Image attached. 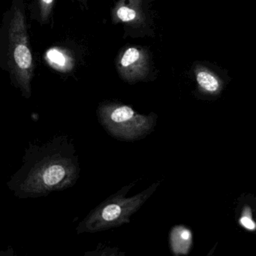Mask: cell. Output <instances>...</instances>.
Listing matches in <instances>:
<instances>
[{"mask_svg":"<svg viewBox=\"0 0 256 256\" xmlns=\"http://www.w3.org/2000/svg\"><path fill=\"white\" fill-rule=\"evenodd\" d=\"M134 186V182L124 186L103 200L79 223L77 233H96L130 222V217L142 208L157 186L154 184L136 196L127 197Z\"/></svg>","mask_w":256,"mask_h":256,"instance_id":"cell-2","label":"cell"},{"mask_svg":"<svg viewBox=\"0 0 256 256\" xmlns=\"http://www.w3.org/2000/svg\"><path fill=\"white\" fill-rule=\"evenodd\" d=\"M48 56L50 61L58 64V65H65L66 59L64 55H62L60 52H58V50H55V49L50 50V52L48 53Z\"/></svg>","mask_w":256,"mask_h":256,"instance_id":"cell-10","label":"cell"},{"mask_svg":"<svg viewBox=\"0 0 256 256\" xmlns=\"http://www.w3.org/2000/svg\"><path fill=\"white\" fill-rule=\"evenodd\" d=\"M80 175L76 148L67 136L41 145L30 144L24 163L7 186L19 198L44 197L73 186Z\"/></svg>","mask_w":256,"mask_h":256,"instance_id":"cell-1","label":"cell"},{"mask_svg":"<svg viewBox=\"0 0 256 256\" xmlns=\"http://www.w3.org/2000/svg\"><path fill=\"white\" fill-rule=\"evenodd\" d=\"M196 80L200 88L210 94L217 92L220 88L218 78L205 68H199L196 72Z\"/></svg>","mask_w":256,"mask_h":256,"instance_id":"cell-5","label":"cell"},{"mask_svg":"<svg viewBox=\"0 0 256 256\" xmlns=\"http://www.w3.org/2000/svg\"><path fill=\"white\" fill-rule=\"evenodd\" d=\"M139 56H140V54L137 49L133 48L128 49L121 60V64L124 67L130 66L139 59Z\"/></svg>","mask_w":256,"mask_h":256,"instance_id":"cell-8","label":"cell"},{"mask_svg":"<svg viewBox=\"0 0 256 256\" xmlns=\"http://www.w3.org/2000/svg\"><path fill=\"white\" fill-rule=\"evenodd\" d=\"M192 242V232L184 226H176L170 232V246L174 253L186 254L190 251Z\"/></svg>","mask_w":256,"mask_h":256,"instance_id":"cell-4","label":"cell"},{"mask_svg":"<svg viewBox=\"0 0 256 256\" xmlns=\"http://www.w3.org/2000/svg\"><path fill=\"white\" fill-rule=\"evenodd\" d=\"M44 4H47V5H49V4H52L54 0H42Z\"/></svg>","mask_w":256,"mask_h":256,"instance_id":"cell-11","label":"cell"},{"mask_svg":"<svg viewBox=\"0 0 256 256\" xmlns=\"http://www.w3.org/2000/svg\"><path fill=\"white\" fill-rule=\"evenodd\" d=\"M98 118L104 130L115 138L136 140L149 134L155 116L143 115L124 104L108 103L98 109Z\"/></svg>","mask_w":256,"mask_h":256,"instance_id":"cell-3","label":"cell"},{"mask_svg":"<svg viewBox=\"0 0 256 256\" xmlns=\"http://www.w3.org/2000/svg\"><path fill=\"white\" fill-rule=\"evenodd\" d=\"M118 16L122 22H130V20H134L136 18V12L131 8L122 7L118 10Z\"/></svg>","mask_w":256,"mask_h":256,"instance_id":"cell-9","label":"cell"},{"mask_svg":"<svg viewBox=\"0 0 256 256\" xmlns=\"http://www.w3.org/2000/svg\"><path fill=\"white\" fill-rule=\"evenodd\" d=\"M16 64L22 70H28L32 64V55L25 44H19L14 52Z\"/></svg>","mask_w":256,"mask_h":256,"instance_id":"cell-6","label":"cell"},{"mask_svg":"<svg viewBox=\"0 0 256 256\" xmlns=\"http://www.w3.org/2000/svg\"><path fill=\"white\" fill-rule=\"evenodd\" d=\"M240 223L242 227L247 230H254L256 229V223L252 218L251 209L246 206L242 211V216L240 218Z\"/></svg>","mask_w":256,"mask_h":256,"instance_id":"cell-7","label":"cell"}]
</instances>
